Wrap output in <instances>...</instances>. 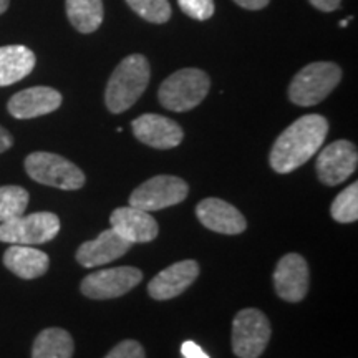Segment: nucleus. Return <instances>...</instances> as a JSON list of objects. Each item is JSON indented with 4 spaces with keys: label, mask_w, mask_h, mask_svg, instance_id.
Wrapping results in <instances>:
<instances>
[{
    "label": "nucleus",
    "mask_w": 358,
    "mask_h": 358,
    "mask_svg": "<svg viewBox=\"0 0 358 358\" xmlns=\"http://www.w3.org/2000/svg\"><path fill=\"white\" fill-rule=\"evenodd\" d=\"M329 123L320 115H306L295 120L280 133L271 150V168L279 174H287L303 166L324 145Z\"/></svg>",
    "instance_id": "1"
},
{
    "label": "nucleus",
    "mask_w": 358,
    "mask_h": 358,
    "mask_svg": "<svg viewBox=\"0 0 358 358\" xmlns=\"http://www.w3.org/2000/svg\"><path fill=\"white\" fill-rule=\"evenodd\" d=\"M151 70L148 60L140 53L124 58L116 66L105 92L106 106L111 113H123L140 100L150 83Z\"/></svg>",
    "instance_id": "2"
},
{
    "label": "nucleus",
    "mask_w": 358,
    "mask_h": 358,
    "mask_svg": "<svg viewBox=\"0 0 358 358\" xmlns=\"http://www.w3.org/2000/svg\"><path fill=\"white\" fill-rule=\"evenodd\" d=\"M209 77L199 69H182L161 83L158 98L166 110L189 111L208 96Z\"/></svg>",
    "instance_id": "3"
},
{
    "label": "nucleus",
    "mask_w": 358,
    "mask_h": 358,
    "mask_svg": "<svg viewBox=\"0 0 358 358\" xmlns=\"http://www.w3.org/2000/svg\"><path fill=\"white\" fill-rule=\"evenodd\" d=\"M342 80V70L332 62H315L299 71L289 87L290 101L299 106H313L324 101Z\"/></svg>",
    "instance_id": "4"
},
{
    "label": "nucleus",
    "mask_w": 358,
    "mask_h": 358,
    "mask_svg": "<svg viewBox=\"0 0 358 358\" xmlns=\"http://www.w3.org/2000/svg\"><path fill=\"white\" fill-rule=\"evenodd\" d=\"M25 171L40 185L64 191L80 189L85 185V174L77 164L64 156L37 151L27 156Z\"/></svg>",
    "instance_id": "5"
},
{
    "label": "nucleus",
    "mask_w": 358,
    "mask_h": 358,
    "mask_svg": "<svg viewBox=\"0 0 358 358\" xmlns=\"http://www.w3.org/2000/svg\"><path fill=\"white\" fill-rule=\"evenodd\" d=\"M267 315L259 308H244L232 320V352L239 358H259L271 340Z\"/></svg>",
    "instance_id": "6"
},
{
    "label": "nucleus",
    "mask_w": 358,
    "mask_h": 358,
    "mask_svg": "<svg viewBox=\"0 0 358 358\" xmlns=\"http://www.w3.org/2000/svg\"><path fill=\"white\" fill-rule=\"evenodd\" d=\"M60 232V219L53 213H34L29 216L0 222V243L38 245L50 243Z\"/></svg>",
    "instance_id": "7"
},
{
    "label": "nucleus",
    "mask_w": 358,
    "mask_h": 358,
    "mask_svg": "<svg viewBox=\"0 0 358 358\" xmlns=\"http://www.w3.org/2000/svg\"><path fill=\"white\" fill-rule=\"evenodd\" d=\"M189 194V186L185 179L169 174H159L143 182L129 196V206L155 213L169 206L182 203Z\"/></svg>",
    "instance_id": "8"
},
{
    "label": "nucleus",
    "mask_w": 358,
    "mask_h": 358,
    "mask_svg": "<svg viewBox=\"0 0 358 358\" xmlns=\"http://www.w3.org/2000/svg\"><path fill=\"white\" fill-rule=\"evenodd\" d=\"M143 280V272L136 267H113L103 268L88 274L82 280V294L95 301L122 297L136 287Z\"/></svg>",
    "instance_id": "9"
},
{
    "label": "nucleus",
    "mask_w": 358,
    "mask_h": 358,
    "mask_svg": "<svg viewBox=\"0 0 358 358\" xmlns=\"http://www.w3.org/2000/svg\"><path fill=\"white\" fill-rule=\"evenodd\" d=\"M357 164L358 153L355 145L347 140H338L320 151L315 169L324 185L337 186L357 171Z\"/></svg>",
    "instance_id": "10"
},
{
    "label": "nucleus",
    "mask_w": 358,
    "mask_h": 358,
    "mask_svg": "<svg viewBox=\"0 0 358 358\" xmlns=\"http://www.w3.org/2000/svg\"><path fill=\"white\" fill-rule=\"evenodd\" d=\"M310 272L306 259L299 254H285L274 272L275 292L285 302H301L308 292Z\"/></svg>",
    "instance_id": "11"
},
{
    "label": "nucleus",
    "mask_w": 358,
    "mask_h": 358,
    "mask_svg": "<svg viewBox=\"0 0 358 358\" xmlns=\"http://www.w3.org/2000/svg\"><path fill=\"white\" fill-rule=\"evenodd\" d=\"M133 134L136 140L156 150H171L179 146L185 138L181 127L166 116L146 113L131 123Z\"/></svg>",
    "instance_id": "12"
},
{
    "label": "nucleus",
    "mask_w": 358,
    "mask_h": 358,
    "mask_svg": "<svg viewBox=\"0 0 358 358\" xmlns=\"http://www.w3.org/2000/svg\"><path fill=\"white\" fill-rule=\"evenodd\" d=\"M196 216L206 229L219 232V234L236 236L244 232L248 227V221L236 206L217 198L201 201L196 206Z\"/></svg>",
    "instance_id": "13"
},
{
    "label": "nucleus",
    "mask_w": 358,
    "mask_h": 358,
    "mask_svg": "<svg viewBox=\"0 0 358 358\" xmlns=\"http://www.w3.org/2000/svg\"><path fill=\"white\" fill-rule=\"evenodd\" d=\"M199 275V264L196 261H181L159 272L148 284V292L155 301H169L178 297L192 285Z\"/></svg>",
    "instance_id": "14"
},
{
    "label": "nucleus",
    "mask_w": 358,
    "mask_h": 358,
    "mask_svg": "<svg viewBox=\"0 0 358 358\" xmlns=\"http://www.w3.org/2000/svg\"><path fill=\"white\" fill-rule=\"evenodd\" d=\"M110 222L111 229H115L131 244L151 243L156 239L159 231L158 222L151 216V213L133 208V206L115 209L110 216Z\"/></svg>",
    "instance_id": "15"
},
{
    "label": "nucleus",
    "mask_w": 358,
    "mask_h": 358,
    "mask_svg": "<svg viewBox=\"0 0 358 358\" xmlns=\"http://www.w3.org/2000/svg\"><path fill=\"white\" fill-rule=\"evenodd\" d=\"M62 95L50 87H32L15 93L7 103L13 118L30 120L52 113L60 108Z\"/></svg>",
    "instance_id": "16"
},
{
    "label": "nucleus",
    "mask_w": 358,
    "mask_h": 358,
    "mask_svg": "<svg viewBox=\"0 0 358 358\" xmlns=\"http://www.w3.org/2000/svg\"><path fill=\"white\" fill-rule=\"evenodd\" d=\"M131 243L115 229H106L93 241H87L77 250V261L83 267H100L120 259L128 252Z\"/></svg>",
    "instance_id": "17"
},
{
    "label": "nucleus",
    "mask_w": 358,
    "mask_h": 358,
    "mask_svg": "<svg viewBox=\"0 0 358 358\" xmlns=\"http://www.w3.org/2000/svg\"><path fill=\"white\" fill-rule=\"evenodd\" d=\"M3 264L20 279H37L48 271L50 259L34 245L12 244L3 254Z\"/></svg>",
    "instance_id": "18"
},
{
    "label": "nucleus",
    "mask_w": 358,
    "mask_h": 358,
    "mask_svg": "<svg viewBox=\"0 0 358 358\" xmlns=\"http://www.w3.org/2000/svg\"><path fill=\"white\" fill-rule=\"evenodd\" d=\"M35 55L24 45H7L0 47V87H8L20 82L32 73Z\"/></svg>",
    "instance_id": "19"
},
{
    "label": "nucleus",
    "mask_w": 358,
    "mask_h": 358,
    "mask_svg": "<svg viewBox=\"0 0 358 358\" xmlns=\"http://www.w3.org/2000/svg\"><path fill=\"white\" fill-rule=\"evenodd\" d=\"M75 343L64 329H45L37 335L32 347V358H71Z\"/></svg>",
    "instance_id": "20"
},
{
    "label": "nucleus",
    "mask_w": 358,
    "mask_h": 358,
    "mask_svg": "<svg viewBox=\"0 0 358 358\" xmlns=\"http://www.w3.org/2000/svg\"><path fill=\"white\" fill-rule=\"evenodd\" d=\"M70 24L82 34L95 32L103 22L101 0H66Z\"/></svg>",
    "instance_id": "21"
},
{
    "label": "nucleus",
    "mask_w": 358,
    "mask_h": 358,
    "mask_svg": "<svg viewBox=\"0 0 358 358\" xmlns=\"http://www.w3.org/2000/svg\"><path fill=\"white\" fill-rule=\"evenodd\" d=\"M29 206V192L20 186L0 187V222H7L25 213Z\"/></svg>",
    "instance_id": "22"
},
{
    "label": "nucleus",
    "mask_w": 358,
    "mask_h": 358,
    "mask_svg": "<svg viewBox=\"0 0 358 358\" xmlns=\"http://www.w3.org/2000/svg\"><path fill=\"white\" fill-rule=\"evenodd\" d=\"M332 217L337 222L350 224L358 219V182H352L347 189H343L337 198L334 199L330 208Z\"/></svg>",
    "instance_id": "23"
},
{
    "label": "nucleus",
    "mask_w": 358,
    "mask_h": 358,
    "mask_svg": "<svg viewBox=\"0 0 358 358\" xmlns=\"http://www.w3.org/2000/svg\"><path fill=\"white\" fill-rule=\"evenodd\" d=\"M138 15L151 24H164L171 19V6L168 0H127Z\"/></svg>",
    "instance_id": "24"
},
{
    "label": "nucleus",
    "mask_w": 358,
    "mask_h": 358,
    "mask_svg": "<svg viewBox=\"0 0 358 358\" xmlns=\"http://www.w3.org/2000/svg\"><path fill=\"white\" fill-rule=\"evenodd\" d=\"M181 10L194 20H208L214 13V0H178Z\"/></svg>",
    "instance_id": "25"
},
{
    "label": "nucleus",
    "mask_w": 358,
    "mask_h": 358,
    "mask_svg": "<svg viewBox=\"0 0 358 358\" xmlns=\"http://www.w3.org/2000/svg\"><path fill=\"white\" fill-rule=\"evenodd\" d=\"M105 358H146L145 348L136 340H123L111 348Z\"/></svg>",
    "instance_id": "26"
},
{
    "label": "nucleus",
    "mask_w": 358,
    "mask_h": 358,
    "mask_svg": "<svg viewBox=\"0 0 358 358\" xmlns=\"http://www.w3.org/2000/svg\"><path fill=\"white\" fill-rule=\"evenodd\" d=\"M181 353L185 358H209L208 353H206L198 343L192 342V340H187V342L182 343Z\"/></svg>",
    "instance_id": "27"
},
{
    "label": "nucleus",
    "mask_w": 358,
    "mask_h": 358,
    "mask_svg": "<svg viewBox=\"0 0 358 358\" xmlns=\"http://www.w3.org/2000/svg\"><path fill=\"white\" fill-rule=\"evenodd\" d=\"M308 2L322 12H332L340 7V0H308Z\"/></svg>",
    "instance_id": "28"
},
{
    "label": "nucleus",
    "mask_w": 358,
    "mask_h": 358,
    "mask_svg": "<svg viewBox=\"0 0 358 358\" xmlns=\"http://www.w3.org/2000/svg\"><path fill=\"white\" fill-rule=\"evenodd\" d=\"M237 6L248 8V10H259L268 3V0H234Z\"/></svg>",
    "instance_id": "29"
},
{
    "label": "nucleus",
    "mask_w": 358,
    "mask_h": 358,
    "mask_svg": "<svg viewBox=\"0 0 358 358\" xmlns=\"http://www.w3.org/2000/svg\"><path fill=\"white\" fill-rule=\"evenodd\" d=\"M13 145V138L12 134L7 131L6 128L0 127V153H3V151H7L8 148Z\"/></svg>",
    "instance_id": "30"
},
{
    "label": "nucleus",
    "mask_w": 358,
    "mask_h": 358,
    "mask_svg": "<svg viewBox=\"0 0 358 358\" xmlns=\"http://www.w3.org/2000/svg\"><path fill=\"white\" fill-rule=\"evenodd\" d=\"M8 8V0H0V15Z\"/></svg>",
    "instance_id": "31"
}]
</instances>
